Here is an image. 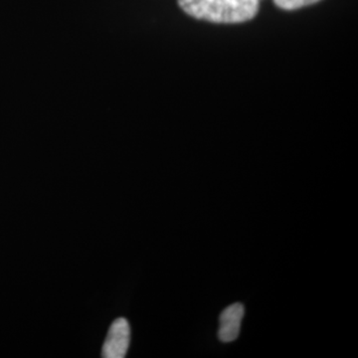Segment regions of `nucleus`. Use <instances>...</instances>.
<instances>
[{
  "label": "nucleus",
  "instance_id": "nucleus-1",
  "mask_svg": "<svg viewBox=\"0 0 358 358\" xmlns=\"http://www.w3.org/2000/svg\"><path fill=\"white\" fill-rule=\"evenodd\" d=\"M178 6L195 20L221 24H235L253 20L259 11L258 0H178Z\"/></svg>",
  "mask_w": 358,
  "mask_h": 358
},
{
  "label": "nucleus",
  "instance_id": "nucleus-2",
  "mask_svg": "<svg viewBox=\"0 0 358 358\" xmlns=\"http://www.w3.org/2000/svg\"><path fill=\"white\" fill-rule=\"evenodd\" d=\"M131 343V327L128 320L124 317L115 320L113 322L103 343L102 357L124 358Z\"/></svg>",
  "mask_w": 358,
  "mask_h": 358
},
{
  "label": "nucleus",
  "instance_id": "nucleus-3",
  "mask_svg": "<svg viewBox=\"0 0 358 358\" xmlns=\"http://www.w3.org/2000/svg\"><path fill=\"white\" fill-rule=\"evenodd\" d=\"M244 312V306L236 303L226 308L221 313L218 336L222 343H232L236 341L241 329Z\"/></svg>",
  "mask_w": 358,
  "mask_h": 358
},
{
  "label": "nucleus",
  "instance_id": "nucleus-4",
  "mask_svg": "<svg viewBox=\"0 0 358 358\" xmlns=\"http://www.w3.org/2000/svg\"><path fill=\"white\" fill-rule=\"evenodd\" d=\"M319 1L320 0H274L275 6L284 10H296Z\"/></svg>",
  "mask_w": 358,
  "mask_h": 358
},
{
  "label": "nucleus",
  "instance_id": "nucleus-5",
  "mask_svg": "<svg viewBox=\"0 0 358 358\" xmlns=\"http://www.w3.org/2000/svg\"><path fill=\"white\" fill-rule=\"evenodd\" d=\"M258 1H259V0H258Z\"/></svg>",
  "mask_w": 358,
  "mask_h": 358
}]
</instances>
